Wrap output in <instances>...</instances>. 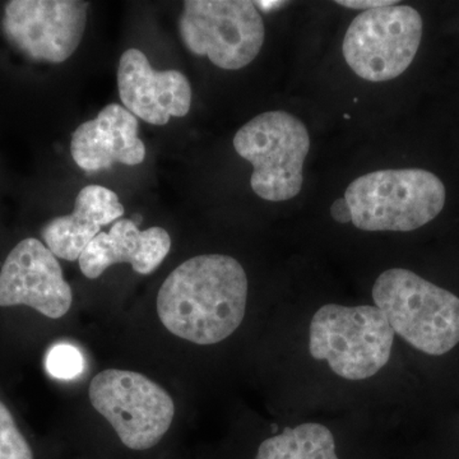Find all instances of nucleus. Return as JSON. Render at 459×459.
Returning a JSON list of instances; mask_svg holds the SVG:
<instances>
[{
	"label": "nucleus",
	"instance_id": "1",
	"mask_svg": "<svg viewBox=\"0 0 459 459\" xmlns=\"http://www.w3.org/2000/svg\"><path fill=\"white\" fill-rule=\"evenodd\" d=\"M247 299V273L237 259L198 255L169 274L157 296V314L174 336L214 344L240 327Z\"/></svg>",
	"mask_w": 459,
	"mask_h": 459
},
{
	"label": "nucleus",
	"instance_id": "2",
	"mask_svg": "<svg viewBox=\"0 0 459 459\" xmlns=\"http://www.w3.org/2000/svg\"><path fill=\"white\" fill-rule=\"evenodd\" d=\"M373 300L394 334L419 351L442 356L459 343V299L412 271L383 272L374 283Z\"/></svg>",
	"mask_w": 459,
	"mask_h": 459
},
{
	"label": "nucleus",
	"instance_id": "3",
	"mask_svg": "<svg viewBox=\"0 0 459 459\" xmlns=\"http://www.w3.org/2000/svg\"><path fill=\"white\" fill-rule=\"evenodd\" d=\"M352 223L364 231H412L433 221L446 204V186L422 169L362 175L344 193Z\"/></svg>",
	"mask_w": 459,
	"mask_h": 459
},
{
	"label": "nucleus",
	"instance_id": "4",
	"mask_svg": "<svg viewBox=\"0 0 459 459\" xmlns=\"http://www.w3.org/2000/svg\"><path fill=\"white\" fill-rule=\"evenodd\" d=\"M394 332L377 307L327 304L314 314L309 351L338 377L364 380L388 364Z\"/></svg>",
	"mask_w": 459,
	"mask_h": 459
},
{
	"label": "nucleus",
	"instance_id": "5",
	"mask_svg": "<svg viewBox=\"0 0 459 459\" xmlns=\"http://www.w3.org/2000/svg\"><path fill=\"white\" fill-rule=\"evenodd\" d=\"M234 147L253 165L250 186L258 197L282 202L301 192L310 137L294 115L273 110L253 117L235 134Z\"/></svg>",
	"mask_w": 459,
	"mask_h": 459
},
{
	"label": "nucleus",
	"instance_id": "6",
	"mask_svg": "<svg viewBox=\"0 0 459 459\" xmlns=\"http://www.w3.org/2000/svg\"><path fill=\"white\" fill-rule=\"evenodd\" d=\"M179 32L190 53L226 71L250 65L265 38L261 13L249 0H186Z\"/></svg>",
	"mask_w": 459,
	"mask_h": 459
},
{
	"label": "nucleus",
	"instance_id": "7",
	"mask_svg": "<svg viewBox=\"0 0 459 459\" xmlns=\"http://www.w3.org/2000/svg\"><path fill=\"white\" fill-rule=\"evenodd\" d=\"M90 401L108 420L124 446L153 448L168 433L175 406L162 386L134 371H101L90 385Z\"/></svg>",
	"mask_w": 459,
	"mask_h": 459
},
{
	"label": "nucleus",
	"instance_id": "8",
	"mask_svg": "<svg viewBox=\"0 0 459 459\" xmlns=\"http://www.w3.org/2000/svg\"><path fill=\"white\" fill-rule=\"evenodd\" d=\"M422 18L410 5L370 9L355 17L343 39V56L362 80L385 82L400 77L418 54Z\"/></svg>",
	"mask_w": 459,
	"mask_h": 459
},
{
	"label": "nucleus",
	"instance_id": "9",
	"mask_svg": "<svg viewBox=\"0 0 459 459\" xmlns=\"http://www.w3.org/2000/svg\"><path fill=\"white\" fill-rule=\"evenodd\" d=\"M89 3L81 0H12L2 26L9 42L35 62H65L83 39Z\"/></svg>",
	"mask_w": 459,
	"mask_h": 459
},
{
	"label": "nucleus",
	"instance_id": "10",
	"mask_svg": "<svg viewBox=\"0 0 459 459\" xmlns=\"http://www.w3.org/2000/svg\"><path fill=\"white\" fill-rule=\"evenodd\" d=\"M74 301L56 256L38 238H25L9 253L0 271V307L26 305L60 319Z\"/></svg>",
	"mask_w": 459,
	"mask_h": 459
},
{
	"label": "nucleus",
	"instance_id": "11",
	"mask_svg": "<svg viewBox=\"0 0 459 459\" xmlns=\"http://www.w3.org/2000/svg\"><path fill=\"white\" fill-rule=\"evenodd\" d=\"M117 87L124 108L152 126L186 117L192 105L188 78L174 69L156 71L138 49H128L120 57Z\"/></svg>",
	"mask_w": 459,
	"mask_h": 459
},
{
	"label": "nucleus",
	"instance_id": "12",
	"mask_svg": "<svg viewBox=\"0 0 459 459\" xmlns=\"http://www.w3.org/2000/svg\"><path fill=\"white\" fill-rule=\"evenodd\" d=\"M75 164L84 171L107 170L117 162H143L146 147L138 137V120L122 105L110 104L93 120L81 124L71 141Z\"/></svg>",
	"mask_w": 459,
	"mask_h": 459
},
{
	"label": "nucleus",
	"instance_id": "13",
	"mask_svg": "<svg viewBox=\"0 0 459 459\" xmlns=\"http://www.w3.org/2000/svg\"><path fill=\"white\" fill-rule=\"evenodd\" d=\"M171 238L162 228L141 231L132 220L115 221L110 231L100 232L83 250L80 268L84 276L96 280L108 267L128 263L140 274H150L170 252Z\"/></svg>",
	"mask_w": 459,
	"mask_h": 459
},
{
	"label": "nucleus",
	"instance_id": "14",
	"mask_svg": "<svg viewBox=\"0 0 459 459\" xmlns=\"http://www.w3.org/2000/svg\"><path fill=\"white\" fill-rule=\"evenodd\" d=\"M123 214V204L113 190L84 186L75 199L74 212L51 220L42 229L41 237L57 258L78 261L102 226L117 221Z\"/></svg>",
	"mask_w": 459,
	"mask_h": 459
},
{
	"label": "nucleus",
	"instance_id": "15",
	"mask_svg": "<svg viewBox=\"0 0 459 459\" xmlns=\"http://www.w3.org/2000/svg\"><path fill=\"white\" fill-rule=\"evenodd\" d=\"M255 459H338L333 434L320 424H301L264 440Z\"/></svg>",
	"mask_w": 459,
	"mask_h": 459
},
{
	"label": "nucleus",
	"instance_id": "16",
	"mask_svg": "<svg viewBox=\"0 0 459 459\" xmlns=\"http://www.w3.org/2000/svg\"><path fill=\"white\" fill-rule=\"evenodd\" d=\"M0 459H33L31 446L18 430L13 416L0 402Z\"/></svg>",
	"mask_w": 459,
	"mask_h": 459
},
{
	"label": "nucleus",
	"instance_id": "17",
	"mask_svg": "<svg viewBox=\"0 0 459 459\" xmlns=\"http://www.w3.org/2000/svg\"><path fill=\"white\" fill-rule=\"evenodd\" d=\"M84 359L74 344L57 343L51 347L47 356V370L57 379H74L82 374Z\"/></svg>",
	"mask_w": 459,
	"mask_h": 459
},
{
	"label": "nucleus",
	"instance_id": "18",
	"mask_svg": "<svg viewBox=\"0 0 459 459\" xmlns=\"http://www.w3.org/2000/svg\"><path fill=\"white\" fill-rule=\"evenodd\" d=\"M336 3L338 5H342V7L365 9V11L397 4L395 0H337Z\"/></svg>",
	"mask_w": 459,
	"mask_h": 459
},
{
	"label": "nucleus",
	"instance_id": "19",
	"mask_svg": "<svg viewBox=\"0 0 459 459\" xmlns=\"http://www.w3.org/2000/svg\"><path fill=\"white\" fill-rule=\"evenodd\" d=\"M331 216L334 221L340 223H349L352 221L351 210H350V205L347 204L344 197L333 202L331 207Z\"/></svg>",
	"mask_w": 459,
	"mask_h": 459
},
{
	"label": "nucleus",
	"instance_id": "20",
	"mask_svg": "<svg viewBox=\"0 0 459 459\" xmlns=\"http://www.w3.org/2000/svg\"><path fill=\"white\" fill-rule=\"evenodd\" d=\"M256 8H262L263 11H274V9L283 7L286 2H255Z\"/></svg>",
	"mask_w": 459,
	"mask_h": 459
}]
</instances>
